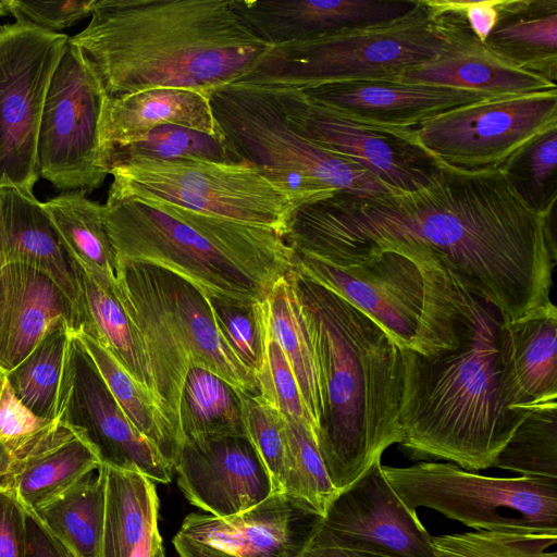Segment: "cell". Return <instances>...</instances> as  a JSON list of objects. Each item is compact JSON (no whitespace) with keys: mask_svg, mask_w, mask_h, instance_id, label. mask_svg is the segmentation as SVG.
I'll return each instance as SVG.
<instances>
[{"mask_svg":"<svg viewBox=\"0 0 557 557\" xmlns=\"http://www.w3.org/2000/svg\"><path fill=\"white\" fill-rule=\"evenodd\" d=\"M553 214L528 208L502 170L442 168L413 193H336L300 206L284 239L293 251L330 263L381 251L430 256L502 319H517L552 301Z\"/></svg>","mask_w":557,"mask_h":557,"instance_id":"obj_1","label":"cell"},{"mask_svg":"<svg viewBox=\"0 0 557 557\" xmlns=\"http://www.w3.org/2000/svg\"><path fill=\"white\" fill-rule=\"evenodd\" d=\"M67 42L110 98L153 88L209 95L247 76L273 48L234 0H95L88 25Z\"/></svg>","mask_w":557,"mask_h":557,"instance_id":"obj_2","label":"cell"},{"mask_svg":"<svg viewBox=\"0 0 557 557\" xmlns=\"http://www.w3.org/2000/svg\"><path fill=\"white\" fill-rule=\"evenodd\" d=\"M295 287L319 374L322 412L318 447L338 492L403 440L400 348L337 294L297 272Z\"/></svg>","mask_w":557,"mask_h":557,"instance_id":"obj_3","label":"cell"},{"mask_svg":"<svg viewBox=\"0 0 557 557\" xmlns=\"http://www.w3.org/2000/svg\"><path fill=\"white\" fill-rule=\"evenodd\" d=\"M457 341L423 355L400 348L403 451L412 460H447L465 470L494 461L529 409L500 399L496 332L499 312L460 282Z\"/></svg>","mask_w":557,"mask_h":557,"instance_id":"obj_4","label":"cell"},{"mask_svg":"<svg viewBox=\"0 0 557 557\" xmlns=\"http://www.w3.org/2000/svg\"><path fill=\"white\" fill-rule=\"evenodd\" d=\"M107 232L116 262L169 270L208 298L261 302L293 271V249L273 230L161 200H107Z\"/></svg>","mask_w":557,"mask_h":557,"instance_id":"obj_5","label":"cell"},{"mask_svg":"<svg viewBox=\"0 0 557 557\" xmlns=\"http://www.w3.org/2000/svg\"><path fill=\"white\" fill-rule=\"evenodd\" d=\"M116 294L138 327L153 394L182 444L180 397L190 367L205 368L238 391L259 395L256 375L220 334L208 297L180 275L148 263H117Z\"/></svg>","mask_w":557,"mask_h":557,"instance_id":"obj_6","label":"cell"},{"mask_svg":"<svg viewBox=\"0 0 557 557\" xmlns=\"http://www.w3.org/2000/svg\"><path fill=\"white\" fill-rule=\"evenodd\" d=\"M293 252L295 272L357 307L399 348L430 355L456 343L459 280L430 256L381 251L330 263Z\"/></svg>","mask_w":557,"mask_h":557,"instance_id":"obj_7","label":"cell"},{"mask_svg":"<svg viewBox=\"0 0 557 557\" xmlns=\"http://www.w3.org/2000/svg\"><path fill=\"white\" fill-rule=\"evenodd\" d=\"M443 22L425 0L389 22L344 29L273 48L238 82L302 89L315 85L397 81L446 47Z\"/></svg>","mask_w":557,"mask_h":557,"instance_id":"obj_8","label":"cell"},{"mask_svg":"<svg viewBox=\"0 0 557 557\" xmlns=\"http://www.w3.org/2000/svg\"><path fill=\"white\" fill-rule=\"evenodd\" d=\"M209 98L219 129L236 158L286 188L297 208L336 193H392L357 162L298 134L263 86L235 82L211 91Z\"/></svg>","mask_w":557,"mask_h":557,"instance_id":"obj_9","label":"cell"},{"mask_svg":"<svg viewBox=\"0 0 557 557\" xmlns=\"http://www.w3.org/2000/svg\"><path fill=\"white\" fill-rule=\"evenodd\" d=\"M107 200H161L275 231L284 237L297 205L286 188L247 161L124 162L110 170Z\"/></svg>","mask_w":557,"mask_h":557,"instance_id":"obj_10","label":"cell"},{"mask_svg":"<svg viewBox=\"0 0 557 557\" xmlns=\"http://www.w3.org/2000/svg\"><path fill=\"white\" fill-rule=\"evenodd\" d=\"M382 470L412 510L432 508L476 531L557 534V479L485 476L437 461Z\"/></svg>","mask_w":557,"mask_h":557,"instance_id":"obj_11","label":"cell"},{"mask_svg":"<svg viewBox=\"0 0 557 557\" xmlns=\"http://www.w3.org/2000/svg\"><path fill=\"white\" fill-rule=\"evenodd\" d=\"M557 126V89L488 98L458 107L401 132L442 168L468 173L503 165Z\"/></svg>","mask_w":557,"mask_h":557,"instance_id":"obj_12","label":"cell"},{"mask_svg":"<svg viewBox=\"0 0 557 557\" xmlns=\"http://www.w3.org/2000/svg\"><path fill=\"white\" fill-rule=\"evenodd\" d=\"M106 97L81 51L66 42L46 96L36 150L38 176L63 193H90L109 175L99 147Z\"/></svg>","mask_w":557,"mask_h":557,"instance_id":"obj_13","label":"cell"},{"mask_svg":"<svg viewBox=\"0 0 557 557\" xmlns=\"http://www.w3.org/2000/svg\"><path fill=\"white\" fill-rule=\"evenodd\" d=\"M67 39L25 23L0 25V188L34 195L41 113Z\"/></svg>","mask_w":557,"mask_h":557,"instance_id":"obj_14","label":"cell"},{"mask_svg":"<svg viewBox=\"0 0 557 557\" xmlns=\"http://www.w3.org/2000/svg\"><path fill=\"white\" fill-rule=\"evenodd\" d=\"M260 86L298 134L327 152L357 162L393 194L420 190L442 170L434 158L399 131L343 119L311 102L296 88Z\"/></svg>","mask_w":557,"mask_h":557,"instance_id":"obj_15","label":"cell"},{"mask_svg":"<svg viewBox=\"0 0 557 557\" xmlns=\"http://www.w3.org/2000/svg\"><path fill=\"white\" fill-rule=\"evenodd\" d=\"M55 420L78 433L102 465L171 482L173 468L131 423L74 332L64 355Z\"/></svg>","mask_w":557,"mask_h":557,"instance_id":"obj_16","label":"cell"},{"mask_svg":"<svg viewBox=\"0 0 557 557\" xmlns=\"http://www.w3.org/2000/svg\"><path fill=\"white\" fill-rule=\"evenodd\" d=\"M309 547H336L384 557H435L432 536L400 499L381 460L326 507Z\"/></svg>","mask_w":557,"mask_h":557,"instance_id":"obj_17","label":"cell"},{"mask_svg":"<svg viewBox=\"0 0 557 557\" xmlns=\"http://www.w3.org/2000/svg\"><path fill=\"white\" fill-rule=\"evenodd\" d=\"M173 469L189 503L215 517L240 513L277 493L246 436L183 442Z\"/></svg>","mask_w":557,"mask_h":557,"instance_id":"obj_18","label":"cell"},{"mask_svg":"<svg viewBox=\"0 0 557 557\" xmlns=\"http://www.w3.org/2000/svg\"><path fill=\"white\" fill-rule=\"evenodd\" d=\"M322 516L287 493H274L230 517L187 515L177 533L236 557H299L310 545Z\"/></svg>","mask_w":557,"mask_h":557,"instance_id":"obj_19","label":"cell"},{"mask_svg":"<svg viewBox=\"0 0 557 557\" xmlns=\"http://www.w3.org/2000/svg\"><path fill=\"white\" fill-rule=\"evenodd\" d=\"M299 90L311 102L343 119L386 129H406L488 99L473 91L397 81L343 82Z\"/></svg>","mask_w":557,"mask_h":557,"instance_id":"obj_20","label":"cell"},{"mask_svg":"<svg viewBox=\"0 0 557 557\" xmlns=\"http://www.w3.org/2000/svg\"><path fill=\"white\" fill-rule=\"evenodd\" d=\"M429 5L443 22L446 47L431 61L406 73L399 82L468 90L487 98L557 89L556 83L544 75L519 67L494 53L472 33L460 12Z\"/></svg>","mask_w":557,"mask_h":557,"instance_id":"obj_21","label":"cell"},{"mask_svg":"<svg viewBox=\"0 0 557 557\" xmlns=\"http://www.w3.org/2000/svg\"><path fill=\"white\" fill-rule=\"evenodd\" d=\"M499 392L508 409L557 401V308L549 301L496 332Z\"/></svg>","mask_w":557,"mask_h":557,"instance_id":"obj_22","label":"cell"},{"mask_svg":"<svg viewBox=\"0 0 557 557\" xmlns=\"http://www.w3.org/2000/svg\"><path fill=\"white\" fill-rule=\"evenodd\" d=\"M417 3L418 0H234L245 22L272 46L394 21Z\"/></svg>","mask_w":557,"mask_h":557,"instance_id":"obj_23","label":"cell"},{"mask_svg":"<svg viewBox=\"0 0 557 557\" xmlns=\"http://www.w3.org/2000/svg\"><path fill=\"white\" fill-rule=\"evenodd\" d=\"M64 318L76 332V314L63 290L42 271L22 263L0 269V372L17 366L49 324Z\"/></svg>","mask_w":557,"mask_h":557,"instance_id":"obj_24","label":"cell"},{"mask_svg":"<svg viewBox=\"0 0 557 557\" xmlns=\"http://www.w3.org/2000/svg\"><path fill=\"white\" fill-rule=\"evenodd\" d=\"M168 124L223 137L209 95L189 89L153 88L116 98L107 96L99 125V147L106 168L113 150L136 143L150 131Z\"/></svg>","mask_w":557,"mask_h":557,"instance_id":"obj_25","label":"cell"},{"mask_svg":"<svg viewBox=\"0 0 557 557\" xmlns=\"http://www.w3.org/2000/svg\"><path fill=\"white\" fill-rule=\"evenodd\" d=\"M22 263L36 268L63 290L76 314L79 329V285L76 263L65 249L35 195L16 188H0V269Z\"/></svg>","mask_w":557,"mask_h":557,"instance_id":"obj_26","label":"cell"},{"mask_svg":"<svg viewBox=\"0 0 557 557\" xmlns=\"http://www.w3.org/2000/svg\"><path fill=\"white\" fill-rule=\"evenodd\" d=\"M101 465L94 448L78 433L55 420L12 458L2 485L15 491L24 508L36 511L72 490Z\"/></svg>","mask_w":557,"mask_h":557,"instance_id":"obj_27","label":"cell"},{"mask_svg":"<svg viewBox=\"0 0 557 557\" xmlns=\"http://www.w3.org/2000/svg\"><path fill=\"white\" fill-rule=\"evenodd\" d=\"M557 0H502L485 45L506 61L556 83Z\"/></svg>","mask_w":557,"mask_h":557,"instance_id":"obj_28","label":"cell"},{"mask_svg":"<svg viewBox=\"0 0 557 557\" xmlns=\"http://www.w3.org/2000/svg\"><path fill=\"white\" fill-rule=\"evenodd\" d=\"M76 272L81 294L77 332H84L94 337L135 380L153 394L141 334L120 300L116 294L117 287L110 288L103 285L77 263Z\"/></svg>","mask_w":557,"mask_h":557,"instance_id":"obj_29","label":"cell"},{"mask_svg":"<svg viewBox=\"0 0 557 557\" xmlns=\"http://www.w3.org/2000/svg\"><path fill=\"white\" fill-rule=\"evenodd\" d=\"M262 310L264 326L295 375L318 435L322 412L319 374L311 335L296 293L294 269L274 283L262 301Z\"/></svg>","mask_w":557,"mask_h":557,"instance_id":"obj_30","label":"cell"},{"mask_svg":"<svg viewBox=\"0 0 557 557\" xmlns=\"http://www.w3.org/2000/svg\"><path fill=\"white\" fill-rule=\"evenodd\" d=\"M71 258L90 276L117 287V262L103 218V205L85 193L67 191L42 202Z\"/></svg>","mask_w":557,"mask_h":557,"instance_id":"obj_31","label":"cell"},{"mask_svg":"<svg viewBox=\"0 0 557 557\" xmlns=\"http://www.w3.org/2000/svg\"><path fill=\"white\" fill-rule=\"evenodd\" d=\"M104 470L103 557H131L148 527L158 520L153 481L135 471Z\"/></svg>","mask_w":557,"mask_h":557,"instance_id":"obj_32","label":"cell"},{"mask_svg":"<svg viewBox=\"0 0 557 557\" xmlns=\"http://www.w3.org/2000/svg\"><path fill=\"white\" fill-rule=\"evenodd\" d=\"M182 443L203 438L246 436L240 391L214 374L190 367L180 397ZM182 445V444H181Z\"/></svg>","mask_w":557,"mask_h":557,"instance_id":"obj_33","label":"cell"},{"mask_svg":"<svg viewBox=\"0 0 557 557\" xmlns=\"http://www.w3.org/2000/svg\"><path fill=\"white\" fill-rule=\"evenodd\" d=\"M102 465L72 490L34 511L73 557H103Z\"/></svg>","mask_w":557,"mask_h":557,"instance_id":"obj_34","label":"cell"},{"mask_svg":"<svg viewBox=\"0 0 557 557\" xmlns=\"http://www.w3.org/2000/svg\"><path fill=\"white\" fill-rule=\"evenodd\" d=\"M76 334L131 423L173 468L180 450V442L163 416L154 395L135 380L94 337L84 332Z\"/></svg>","mask_w":557,"mask_h":557,"instance_id":"obj_35","label":"cell"},{"mask_svg":"<svg viewBox=\"0 0 557 557\" xmlns=\"http://www.w3.org/2000/svg\"><path fill=\"white\" fill-rule=\"evenodd\" d=\"M64 318H57L30 352L5 377L16 398L36 416L55 420L64 355L71 335Z\"/></svg>","mask_w":557,"mask_h":557,"instance_id":"obj_36","label":"cell"},{"mask_svg":"<svg viewBox=\"0 0 557 557\" xmlns=\"http://www.w3.org/2000/svg\"><path fill=\"white\" fill-rule=\"evenodd\" d=\"M493 467L522 476L557 479V401L529 409Z\"/></svg>","mask_w":557,"mask_h":557,"instance_id":"obj_37","label":"cell"},{"mask_svg":"<svg viewBox=\"0 0 557 557\" xmlns=\"http://www.w3.org/2000/svg\"><path fill=\"white\" fill-rule=\"evenodd\" d=\"M500 170L528 208L552 214L557 199V126L530 140Z\"/></svg>","mask_w":557,"mask_h":557,"instance_id":"obj_38","label":"cell"},{"mask_svg":"<svg viewBox=\"0 0 557 557\" xmlns=\"http://www.w3.org/2000/svg\"><path fill=\"white\" fill-rule=\"evenodd\" d=\"M138 159L240 161L223 137L171 124L161 125L138 141L113 150L107 159L109 173L113 166Z\"/></svg>","mask_w":557,"mask_h":557,"instance_id":"obj_39","label":"cell"},{"mask_svg":"<svg viewBox=\"0 0 557 557\" xmlns=\"http://www.w3.org/2000/svg\"><path fill=\"white\" fill-rule=\"evenodd\" d=\"M286 460L283 493L300 498L321 516L337 493L325 470L314 433L285 419Z\"/></svg>","mask_w":557,"mask_h":557,"instance_id":"obj_40","label":"cell"},{"mask_svg":"<svg viewBox=\"0 0 557 557\" xmlns=\"http://www.w3.org/2000/svg\"><path fill=\"white\" fill-rule=\"evenodd\" d=\"M435 557H557V534L473 531L432 537Z\"/></svg>","mask_w":557,"mask_h":557,"instance_id":"obj_41","label":"cell"},{"mask_svg":"<svg viewBox=\"0 0 557 557\" xmlns=\"http://www.w3.org/2000/svg\"><path fill=\"white\" fill-rule=\"evenodd\" d=\"M216 327L233 354L255 375L264 354V321L261 302L208 298Z\"/></svg>","mask_w":557,"mask_h":557,"instance_id":"obj_42","label":"cell"},{"mask_svg":"<svg viewBox=\"0 0 557 557\" xmlns=\"http://www.w3.org/2000/svg\"><path fill=\"white\" fill-rule=\"evenodd\" d=\"M245 435L267 467L275 490L283 493L286 460L285 418L260 395L240 391Z\"/></svg>","mask_w":557,"mask_h":557,"instance_id":"obj_43","label":"cell"},{"mask_svg":"<svg viewBox=\"0 0 557 557\" xmlns=\"http://www.w3.org/2000/svg\"><path fill=\"white\" fill-rule=\"evenodd\" d=\"M256 380L258 394L264 401L286 420L304 424L317 436V429L307 412L295 375L265 326L263 361L256 373Z\"/></svg>","mask_w":557,"mask_h":557,"instance_id":"obj_44","label":"cell"},{"mask_svg":"<svg viewBox=\"0 0 557 557\" xmlns=\"http://www.w3.org/2000/svg\"><path fill=\"white\" fill-rule=\"evenodd\" d=\"M55 420L40 418L14 395L5 377L0 391V442L14 458L36 441Z\"/></svg>","mask_w":557,"mask_h":557,"instance_id":"obj_45","label":"cell"},{"mask_svg":"<svg viewBox=\"0 0 557 557\" xmlns=\"http://www.w3.org/2000/svg\"><path fill=\"white\" fill-rule=\"evenodd\" d=\"M95 0L22 1L10 0L9 14L15 22L50 33H61L91 14Z\"/></svg>","mask_w":557,"mask_h":557,"instance_id":"obj_46","label":"cell"},{"mask_svg":"<svg viewBox=\"0 0 557 557\" xmlns=\"http://www.w3.org/2000/svg\"><path fill=\"white\" fill-rule=\"evenodd\" d=\"M26 510L15 491L0 486V557H25Z\"/></svg>","mask_w":557,"mask_h":557,"instance_id":"obj_47","label":"cell"},{"mask_svg":"<svg viewBox=\"0 0 557 557\" xmlns=\"http://www.w3.org/2000/svg\"><path fill=\"white\" fill-rule=\"evenodd\" d=\"M500 1L428 0L429 4L436 9L460 12L472 33L482 42H485L497 21Z\"/></svg>","mask_w":557,"mask_h":557,"instance_id":"obj_48","label":"cell"},{"mask_svg":"<svg viewBox=\"0 0 557 557\" xmlns=\"http://www.w3.org/2000/svg\"><path fill=\"white\" fill-rule=\"evenodd\" d=\"M25 510L27 527L25 557H73L34 511L26 508Z\"/></svg>","mask_w":557,"mask_h":557,"instance_id":"obj_49","label":"cell"},{"mask_svg":"<svg viewBox=\"0 0 557 557\" xmlns=\"http://www.w3.org/2000/svg\"><path fill=\"white\" fill-rule=\"evenodd\" d=\"M173 545L180 557H236L214 546L190 540L176 533Z\"/></svg>","mask_w":557,"mask_h":557,"instance_id":"obj_50","label":"cell"},{"mask_svg":"<svg viewBox=\"0 0 557 557\" xmlns=\"http://www.w3.org/2000/svg\"><path fill=\"white\" fill-rule=\"evenodd\" d=\"M161 543L162 537L159 533L158 520H156L148 527L131 557H152L156 547Z\"/></svg>","mask_w":557,"mask_h":557,"instance_id":"obj_51","label":"cell"},{"mask_svg":"<svg viewBox=\"0 0 557 557\" xmlns=\"http://www.w3.org/2000/svg\"><path fill=\"white\" fill-rule=\"evenodd\" d=\"M299 557H384L381 555L336 547H308Z\"/></svg>","mask_w":557,"mask_h":557,"instance_id":"obj_52","label":"cell"},{"mask_svg":"<svg viewBox=\"0 0 557 557\" xmlns=\"http://www.w3.org/2000/svg\"><path fill=\"white\" fill-rule=\"evenodd\" d=\"M12 465V457L5 446L0 442V486L8 475Z\"/></svg>","mask_w":557,"mask_h":557,"instance_id":"obj_53","label":"cell"},{"mask_svg":"<svg viewBox=\"0 0 557 557\" xmlns=\"http://www.w3.org/2000/svg\"><path fill=\"white\" fill-rule=\"evenodd\" d=\"M10 0H0V16L9 14Z\"/></svg>","mask_w":557,"mask_h":557,"instance_id":"obj_54","label":"cell"},{"mask_svg":"<svg viewBox=\"0 0 557 557\" xmlns=\"http://www.w3.org/2000/svg\"><path fill=\"white\" fill-rule=\"evenodd\" d=\"M152 557H165V556H164V552H163V547H162V543H161V544H159V545L156 547V549H154V552H153V554H152Z\"/></svg>","mask_w":557,"mask_h":557,"instance_id":"obj_55","label":"cell"},{"mask_svg":"<svg viewBox=\"0 0 557 557\" xmlns=\"http://www.w3.org/2000/svg\"><path fill=\"white\" fill-rule=\"evenodd\" d=\"M3 379H4V373H0V391H1V385H2Z\"/></svg>","mask_w":557,"mask_h":557,"instance_id":"obj_56","label":"cell"},{"mask_svg":"<svg viewBox=\"0 0 557 557\" xmlns=\"http://www.w3.org/2000/svg\"><path fill=\"white\" fill-rule=\"evenodd\" d=\"M0 373H2V372H0Z\"/></svg>","mask_w":557,"mask_h":557,"instance_id":"obj_57","label":"cell"}]
</instances>
